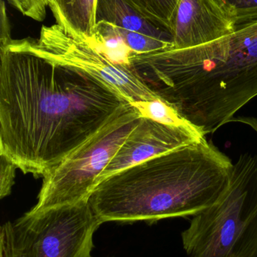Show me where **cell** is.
Masks as SVG:
<instances>
[{"mask_svg":"<svg viewBox=\"0 0 257 257\" xmlns=\"http://www.w3.org/2000/svg\"><path fill=\"white\" fill-rule=\"evenodd\" d=\"M196 128L181 127L142 117L100 176L98 184L134 165L205 138Z\"/></svg>","mask_w":257,"mask_h":257,"instance_id":"ba28073f","label":"cell"},{"mask_svg":"<svg viewBox=\"0 0 257 257\" xmlns=\"http://www.w3.org/2000/svg\"><path fill=\"white\" fill-rule=\"evenodd\" d=\"M16 166L4 156L0 155V198L6 197L12 193L15 182Z\"/></svg>","mask_w":257,"mask_h":257,"instance_id":"2e32d148","label":"cell"},{"mask_svg":"<svg viewBox=\"0 0 257 257\" xmlns=\"http://www.w3.org/2000/svg\"><path fill=\"white\" fill-rule=\"evenodd\" d=\"M231 122H235V123H241L243 124L247 125L249 127L251 128L253 131L257 134V117H234Z\"/></svg>","mask_w":257,"mask_h":257,"instance_id":"e0dca14e","label":"cell"},{"mask_svg":"<svg viewBox=\"0 0 257 257\" xmlns=\"http://www.w3.org/2000/svg\"><path fill=\"white\" fill-rule=\"evenodd\" d=\"M128 104L99 78L22 39L0 43V155L24 174L46 175Z\"/></svg>","mask_w":257,"mask_h":257,"instance_id":"6da1fadb","label":"cell"},{"mask_svg":"<svg viewBox=\"0 0 257 257\" xmlns=\"http://www.w3.org/2000/svg\"><path fill=\"white\" fill-rule=\"evenodd\" d=\"M22 40L27 48L48 60L81 69L99 78L130 103L161 99L127 63L111 60L93 42L70 36L57 24L43 26L39 39Z\"/></svg>","mask_w":257,"mask_h":257,"instance_id":"52a82bcc","label":"cell"},{"mask_svg":"<svg viewBox=\"0 0 257 257\" xmlns=\"http://www.w3.org/2000/svg\"><path fill=\"white\" fill-rule=\"evenodd\" d=\"M91 257H92V256H91Z\"/></svg>","mask_w":257,"mask_h":257,"instance_id":"ac0fdd59","label":"cell"},{"mask_svg":"<svg viewBox=\"0 0 257 257\" xmlns=\"http://www.w3.org/2000/svg\"><path fill=\"white\" fill-rule=\"evenodd\" d=\"M142 117L138 108L131 103L122 108L43 177L37 204L30 211L89 201L101 174Z\"/></svg>","mask_w":257,"mask_h":257,"instance_id":"8992f818","label":"cell"},{"mask_svg":"<svg viewBox=\"0 0 257 257\" xmlns=\"http://www.w3.org/2000/svg\"><path fill=\"white\" fill-rule=\"evenodd\" d=\"M98 0H48L56 24L70 36L93 42L98 34Z\"/></svg>","mask_w":257,"mask_h":257,"instance_id":"8fae6325","label":"cell"},{"mask_svg":"<svg viewBox=\"0 0 257 257\" xmlns=\"http://www.w3.org/2000/svg\"><path fill=\"white\" fill-rule=\"evenodd\" d=\"M181 238L188 257H257V155L240 156L226 191Z\"/></svg>","mask_w":257,"mask_h":257,"instance_id":"277c9868","label":"cell"},{"mask_svg":"<svg viewBox=\"0 0 257 257\" xmlns=\"http://www.w3.org/2000/svg\"><path fill=\"white\" fill-rule=\"evenodd\" d=\"M146 16L170 29L179 0H126Z\"/></svg>","mask_w":257,"mask_h":257,"instance_id":"4fadbf2b","label":"cell"},{"mask_svg":"<svg viewBox=\"0 0 257 257\" xmlns=\"http://www.w3.org/2000/svg\"><path fill=\"white\" fill-rule=\"evenodd\" d=\"M9 3L24 16L42 21L46 16L48 0H9Z\"/></svg>","mask_w":257,"mask_h":257,"instance_id":"9a60e30c","label":"cell"},{"mask_svg":"<svg viewBox=\"0 0 257 257\" xmlns=\"http://www.w3.org/2000/svg\"><path fill=\"white\" fill-rule=\"evenodd\" d=\"M97 26H105L111 32L139 33L173 46V35L167 26L146 16L126 0H98Z\"/></svg>","mask_w":257,"mask_h":257,"instance_id":"30bf717a","label":"cell"},{"mask_svg":"<svg viewBox=\"0 0 257 257\" xmlns=\"http://www.w3.org/2000/svg\"><path fill=\"white\" fill-rule=\"evenodd\" d=\"M235 23L241 27L257 21V0H216Z\"/></svg>","mask_w":257,"mask_h":257,"instance_id":"5bb4252c","label":"cell"},{"mask_svg":"<svg viewBox=\"0 0 257 257\" xmlns=\"http://www.w3.org/2000/svg\"><path fill=\"white\" fill-rule=\"evenodd\" d=\"M102 222L89 201L29 211L0 229V257H91Z\"/></svg>","mask_w":257,"mask_h":257,"instance_id":"5b68a950","label":"cell"},{"mask_svg":"<svg viewBox=\"0 0 257 257\" xmlns=\"http://www.w3.org/2000/svg\"><path fill=\"white\" fill-rule=\"evenodd\" d=\"M145 84L204 136L257 96V21L206 45L139 54Z\"/></svg>","mask_w":257,"mask_h":257,"instance_id":"7a4b0ae2","label":"cell"},{"mask_svg":"<svg viewBox=\"0 0 257 257\" xmlns=\"http://www.w3.org/2000/svg\"><path fill=\"white\" fill-rule=\"evenodd\" d=\"M170 30V49L181 50L218 40L232 34L236 27L216 0H179Z\"/></svg>","mask_w":257,"mask_h":257,"instance_id":"9c48e42d","label":"cell"},{"mask_svg":"<svg viewBox=\"0 0 257 257\" xmlns=\"http://www.w3.org/2000/svg\"><path fill=\"white\" fill-rule=\"evenodd\" d=\"M233 165L205 137L109 177L89 203L103 223L194 217L226 191Z\"/></svg>","mask_w":257,"mask_h":257,"instance_id":"3957f363","label":"cell"},{"mask_svg":"<svg viewBox=\"0 0 257 257\" xmlns=\"http://www.w3.org/2000/svg\"><path fill=\"white\" fill-rule=\"evenodd\" d=\"M138 108L143 117H148L159 123L181 127L195 128L183 118L176 110L161 99L132 104Z\"/></svg>","mask_w":257,"mask_h":257,"instance_id":"7c38bea8","label":"cell"}]
</instances>
